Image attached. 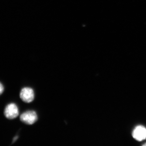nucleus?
<instances>
[{
  "mask_svg": "<svg viewBox=\"0 0 146 146\" xmlns=\"http://www.w3.org/2000/svg\"><path fill=\"white\" fill-rule=\"evenodd\" d=\"M143 146H146V143L144 144V145H143Z\"/></svg>",
  "mask_w": 146,
  "mask_h": 146,
  "instance_id": "nucleus-7",
  "label": "nucleus"
},
{
  "mask_svg": "<svg viewBox=\"0 0 146 146\" xmlns=\"http://www.w3.org/2000/svg\"><path fill=\"white\" fill-rule=\"evenodd\" d=\"M132 136L137 141H141L146 139V128L142 125H138L134 129Z\"/></svg>",
  "mask_w": 146,
  "mask_h": 146,
  "instance_id": "nucleus-4",
  "label": "nucleus"
},
{
  "mask_svg": "<svg viewBox=\"0 0 146 146\" xmlns=\"http://www.w3.org/2000/svg\"><path fill=\"white\" fill-rule=\"evenodd\" d=\"M4 91V87L1 82H0V95L3 94Z\"/></svg>",
  "mask_w": 146,
  "mask_h": 146,
  "instance_id": "nucleus-5",
  "label": "nucleus"
},
{
  "mask_svg": "<svg viewBox=\"0 0 146 146\" xmlns=\"http://www.w3.org/2000/svg\"><path fill=\"white\" fill-rule=\"evenodd\" d=\"M4 114L9 119H13L18 117L19 111L17 105L13 103L7 105L5 108Z\"/></svg>",
  "mask_w": 146,
  "mask_h": 146,
  "instance_id": "nucleus-1",
  "label": "nucleus"
},
{
  "mask_svg": "<svg viewBox=\"0 0 146 146\" xmlns=\"http://www.w3.org/2000/svg\"><path fill=\"white\" fill-rule=\"evenodd\" d=\"M18 138V136H16V137H14V138L13 139V142L14 143V142H15V141H16V140H17V139Z\"/></svg>",
  "mask_w": 146,
  "mask_h": 146,
  "instance_id": "nucleus-6",
  "label": "nucleus"
},
{
  "mask_svg": "<svg viewBox=\"0 0 146 146\" xmlns=\"http://www.w3.org/2000/svg\"><path fill=\"white\" fill-rule=\"evenodd\" d=\"M20 96L22 101L27 103H29L34 99V91L29 87H25L21 90Z\"/></svg>",
  "mask_w": 146,
  "mask_h": 146,
  "instance_id": "nucleus-3",
  "label": "nucleus"
},
{
  "mask_svg": "<svg viewBox=\"0 0 146 146\" xmlns=\"http://www.w3.org/2000/svg\"><path fill=\"white\" fill-rule=\"evenodd\" d=\"M37 119L36 112L33 110L24 112L20 116L21 121L29 125L35 123L37 121Z\"/></svg>",
  "mask_w": 146,
  "mask_h": 146,
  "instance_id": "nucleus-2",
  "label": "nucleus"
}]
</instances>
